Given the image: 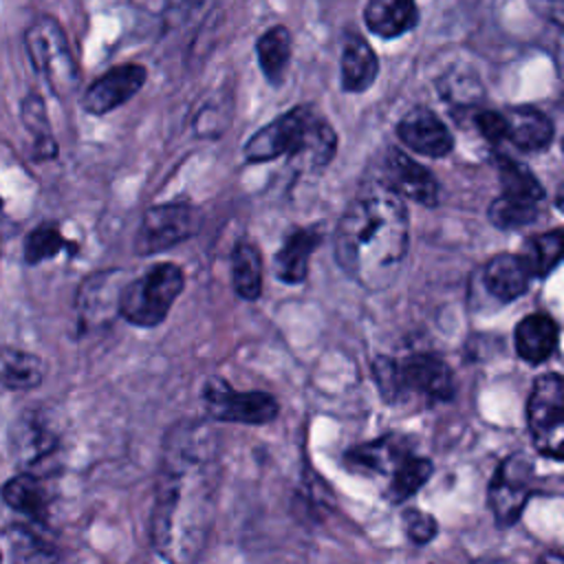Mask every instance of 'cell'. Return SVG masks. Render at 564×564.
<instances>
[{
    "mask_svg": "<svg viewBox=\"0 0 564 564\" xmlns=\"http://www.w3.org/2000/svg\"><path fill=\"white\" fill-rule=\"evenodd\" d=\"M474 123L489 143H498L507 139V119H505V112L500 110H482L474 117Z\"/></svg>",
    "mask_w": 564,
    "mask_h": 564,
    "instance_id": "cell-35",
    "label": "cell"
},
{
    "mask_svg": "<svg viewBox=\"0 0 564 564\" xmlns=\"http://www.w3.org/2000/svg\"><path fill=\"white\" fill-rule=\"evenodd\" d=\"M370 370L383 401L392 405L410 399H421L423 403L449 401L456 394L452 368L432 352H414L401 359L377 355Z\"/></svg>",
    "mask_w": 564,
    "mask_h": 564,
    "instance_id": "cell-4",
    "label": "cell"
},
{
    "mask_svg": "<svg viewBox=\"0 0 564 564\" xmlns=\"http://www.w3.org/2000/svg\"><path fill=\"white\" fill-rule=\"evenodd\" d=\"M533 463L524 454L507 456L494 471L487 489L489 509L500 527H511L520 520L531 498Z\"/></svg>",
    "mask_w": 564,
    "mask_h": 564,
    "instance_id": "cell-10",
    "label": "cell"
},
{
    "mask_svg": "<svg viewBox=\"0 0 564 564\" xmlns=\"http://www.w3.org/2000/svg\"><path fill=\"white\" fill-rule=\"evenodd\" d=\"M44 379V364L37 355L13 346H0V386L7 390H33Z\"/></svg>",
    "mask_w": 564,
    "mask_h": 564,
    "instance_id": "cell-24",
    "label": "cell"
},
{
    "mask_svg": "<svg viewBox=\"0 0 564 564\" xmlns=\"http://www.w3.org/2000/svg\"><path fill=\"white\" fill-rule=\"evenodd\" d=\"M319 242H322V229L317 225L295 227L291 234H286V238L282 240V247L273 258L275 278L284 284H302L308 275L311 256L319 247Z\"/></svg>",
    "mask_w": 564,
    "mask_h": 564,
    "instance_id": "cell-16",
    "label": "cell"
},
{
    "mask_svg": "<svg viewBox=\"0 0 564 564\" xmlns=\"http://www.w3.org/2000/svg\"><path fill=\"white\" fill-rule=\"evenodd\" d=\"M560 341V326L546 313H531L516 324L513 344L516 352L527 364H542L546 361Z\"/></svg>",
    "mask_w": 564,
    "mask_h": 564,
    "instance_id": "cell-19",
    "label": "cell"
},
{
    "mask_svg": "<svg viewBox=\"0 0 564 564\" xmlns=\"http://www.w3.org/2000/svg\"><path fill=\"white\" fill-rule=\"evenodd\" d=\"M538 212H540L538 205L498 196L489 203L487 216H489V223L496 225L498 229H520V227H527V225L535 223Z\"/></svg>",
    "mask_w": 564,
    "mask_h": 564,
    "instance_id": "cell-32",
    "label": "cell"
},
{
    "mask_svg": "<svg viewBox=\"0 0 564 564\" xmlns=\"http://www.w3.org/2000/svg\"><path fill=\"white\" fill-rule=\"evenodd\" d=\"M527 430L542 456L562 460L564 381L557 372L535 377L527 399Z\"/></svg>",
    "mask_w": 564,
    "mask_h": 564,
    "instance_id": "cell-7",
    "label": "cell"
},
{
    "mask_svg": "<svg viewBox=\"0 0 564 564\" xmlns=\"http://www.w3.org/2000/svg\"><path fill=\"white\" fill-rule=\"evenodd\" d=\"M291 33L286 26L275 24L264 31L256 42V55L264 79L271 86H280L284 82L289 62H291Z\"/></svg>",
    "mask_w": 564,
    "mask_h": 564,
    "instance_id": "cell-23",
    "label": "cell"
},
{
    "mask_svg": "<svg viewBox=\"0 0 564 564\" xmlns=\"http://www.w3.org/2000/svg\"><path fill=\"white\" fill-rule=\"evenodd\" d=\"M231 282L247 302H256L262 293V256L251 240H238L231 251Z\"/></svg>",
    "mask_w": 564,
    "mask_h": 564,
    "instance_id": "cell-26",
    "label": "cell"
},
{
    "mask_svg": "<svg viewBox=\"0 0 564 564\" xmlns=\"http://www.w3.org/2000/svg\"><path fill=\"white\" fill-rule=\"evenodd\" d=\"M397 137L405 148L430 159L447 156L454 148V137L449 128L434 110L425 106H414L399 119Z\"/></svg>",
    "mask_w": 564,
    "mask_h": 564,
    "instance_id": "cell-13",
    "label": "cell"
},
{
    "mask_svg": "<svg viewBox=\"0 0 564 564\" xmlns=\"http://www.w3.org/2000/svg\"><path fill=\"white\" fill-rule=\"evenodd\" d=\"M562 247H564V231L560 227L531 236L520 256L531 271L533 278H546L562 260Z\"/></svg>",
    "mask_w": 564,
    "mask_h": 564,
    "instance_id": "cell-28",
    "label": "cell"
},
{
    "mask_svg": "<svg viewBox=\"0 0 564 564\" xmlns=\"http://www.w3.org/2000/svg\"><path fill=\"white\" fill-rule=\"evenodd\" d=\"M496 170L500 176V196L511 198V200H520V203H531V205H540V200L544 198V187L540 185V181L533 176V172L509 159L498 154L496 156Z\"/></svg>",
    "mask_w": 564,
    "mask_h": 564,
    "instance_id": "cell-27",
    "label": "cell"
},
{
    "mask_svg": "<svg viewBox=\"0 0 564 564\" xmlns=\"http://www.w3.org/2000/svg\"><path fill=\"white\" fill-rule=\"evenodd\" d=\"M64 249L75 251V245L64 238L57 223H40L24 240V260L29 264H37L57 256Z\"/></svg>",
    "mask_w": 564,
    "mask_h": 564,
    "instance_id": "cell-31",
    "label": "cell"
},
{
    "mask_svg": "<svg viewBox=\"0 0 564 564\" xmlns=\"http://www.w3.org/2000/svg\"><path fill=\"white\" fill-rule=\"evenodd\" d=\"M507 141L524 152H540L551 145L555 128L549 115L535 106H511L505 110Z\"/></svg>",
    "mask_w": 564,
    "mask_h": 564,
    "instance_id": "cell-20",
    "label": "cell"
},
{
    "mask_svg": "<svg viewBox=\"0 0 564 564\" xmlns=\"http://www.w3.org/2000/svg\"><path fill=\"white\" fill-rule=\"evenodd\" d=\"M403 527H405V535L410 542L414 544H427L436 538L438 533V524H436V518L427 511H421V509H405L403 511Z\"/></svg>",
    "mask_w": 564,
    "mask_h": 564,
    "instance_id": "cell-33",
    "label": "cell"
},
{
    "mask_svg": "<svg viewBox=\"0 0 564 564\" xmlns=\"http://www.w3.org/2000/svg\"><path fill=\"white\" fill-rule=\"evenodd\" d=\"M432 471H434L432 460L427 456H419V454H414V449H410L397 463V467L390 471L388 487H386V498L394 505L405 502L430 480Z\"/></svg>",
    "mask_w": 564,
    "mask_h": 564,
    "instance_id": "cell-25",
    "label": "cell"
},
{
    "mask_svg": "<svg viewBox=\"0 0 564 564\" xmlns=\"http://www.w3.org/2000/svg\"><path fill=\"white\" fill-rule=\"evenodd\" d=\"M22 123L31 132V137L35 139V154L40 159H48L57 152L55 139L51 134L46 108H44V101L37 93H31V95L24 97V101H22Z\"/></svg>",
    "mask_w": 564,
    "mask_h": 564,
    "instance_id": "cell-30",
    "label": "cell"
},
{
    "mask_svg": "<svg viewBox=\"0 0 564 564\" xmlns=\"http://www.w3.org/2000/svg\"><path fill=\"white\" fill-rule=\"evenodd\" d=\"M4 502L22 513L37 516L46 509V487L31 474H20L2 487Z\"/></svg>",
    "mask_w": 564,
    "mask_h": 564,
    "instance_id": "cell-29",
    "label": "cell"
},
{
    "mask_svg": "<svg viewBox=\"0 0 564 564\" xmlns=\"http://www.w3.org/2000/svg\"><path fill=\"white\" fill-rule=\"evenodd\" d=\"M383 172L388 189L397 196H405L419 205L434 207L441 198V185L434 174L419 161L410 159L405 152L390 148L383 159Z\"/></svg>",
    "mask_w": 564,
    "mask_h": 564,
    "instance_id": "cell-11",
    "label": "cell"
},
{
    "mask_svg": "<svg viewBox=\"0 0 564 564\" xmlns=\"http://www.w3.org/2000/svg\"><path fill=\"white\" fill-rule=\"evenodd\" d=\"M216 458L207 425L178 423L167 432L150 522L152 546L165 560L185 562L205 546L214 516Z\"/></svg>",
    "mask_w": 564,
    "mask_h": 564,
    "instance_id": "cell-1",
    "label": "cell"
},
{
    "mask_svg": "<svg viewBox=\"0 0 564 564\" xmlns=\"http://www.w3.org/2000/svg\"><path fill=\"white\" fill-rule=\"evenodd\" d=\"M337 152V134L330 123L311 106H293L256 130L242 154L249 163H267L289 156L300 170H322Z\"/></svg>",
    "mask_w": 564,
    "mask_h": 564,
    "instance_id": "cell-3",
    "label": "cell"
},
{
    "mask_svg": "<svg viewBox=\"0 0 564 564\" xmlns=\"http://www.w3.org/2000/svg\"><path fill=\"white\" fill-rule=\"evenodd\" d=\"M412 449L405 436L388 434L361 445H355L346 452L344 460L350 469L359 474H377V476H390V471L397 467V463Z\"/></svg>",
    "mask_w": 564,
    "mask_h": 564,
    "instance_id": "cell-17",
    "label": "cell"
},
{
    "mask_svg": "<svg viewBox=\"0 0 564 564\" xmlns=\"http://www.w3.org/2000/svg\"><path fill=\"white\" fill-rule=\"evenodd\" d=\"M531 271L520 253H498L482 267L485 289L500 302H513L531 286Z\"/></svg>",
    "mask_w": 564,
    "mask_h": 564,
    "instance_id": "cell-18",
    "label": "cell"
},
{
    "mask_svg": "<svg viewBox=\"0 0 564 564\" xmlns=\"http://www.w3.org/2000/svg\"><path fill=\"white\" fill-rule=\"evenodd\" d=\"M200 214L189 203L152 205L139 225L134 249L139 256H154L185 242L198 231Z\"/></svg>",
    "mask_w": 564,
    "mask_h": 564,
    "instance_id": "cell-9",
    "label": "cell"
},
{
    "mask_svg": "<svg viewBox=\"0 0 564 564\" xmlns=\"http://www.w3.org/2000/svg\"><path fill=\"white\" fill-rule=\"evenodd\" d=\"M185 273L174 262H161L141 278L121 286L117 313L132 326L154 328L165 322L176 297L183 293Z\"/></svg>",
    "mask_w": 564,
    "mask_h": 564,
    "instance_id": "cell-5",
    "label": "cell"
},
{
    "mask_svg": "<svg viewBox=\"0 0 564 564\" xmlns=\"http://www.w3.org/2000/svg\"><path fill=\"white\" fill-rule=\"evenodd\" d=\"M341 88L346 93L368 90L379 73V59L372 46L361 35H350L341 53Z\"/></svg>",
    "mask_w": 564,
    "mask_h": 564,
    "instance_id": "cell-22",
    "label": "cell"
},
{
    "mask_svg": "<svg viewBox=\"0 0 564 564\" xmlns=\"http://www.w3.org/2000/svg\"><path fill=\"white\" fill-rule=\"evenodd\" d=\"M7 540L11 542L15 560H48V557H53L48 553V546L42 540H37L33 533H29L20 527L7 531Z\"/></svg>",
    "mask_w": 564,
    "mask_h": 564,
    "instance_id": "cell-34",
    "label": "cell"
},
{
    "mask_svg": "<svg viewBox=\"0 0 564 564\" xmlns=\"http://www.w3.org/2000/svg\"><path fill=\"white\" fill-rule=\"evenodd\" d=\"M364 22L375 35L392 40L416 26L419 9L414 0H368Z\"/></svg>",
    "mask_w": 564,
    "mask_h": 564,
    "instance_id": "cell-21",
    "label": "cell"
},
{
    "mask_svg": "<svg viewBox=\"0 0 564 564\" xmlns=\"http://www.w3.org/2000/svg\"><path fill=\"white\" fill-rule=\"evenodd\" d=\"M24 48L33 70L46 82L48 90L66 99L79 84V68L68 37L53 15H37L24 33Z\"/></svg>",
    "mask_w": 564,
    "mask_h": 564,
    "instance_id": "cell-6",
    "label": "cell"
},
{
    "mask_svg": "<svg viewBox=\"0 0 564 564\" xmlns=\"http://www.w3.org/2000/svg\"><path fill=\"white\" fill-rule=\"evenodd\" d=\"M121 271H101L86 278L77 291L75 308L82 328H99L112 319L119 304Z\"/></svg>",
    "mask_w": 564,
    "mask_h": 564,
    "instance_id": "cell-14",
    "label": "cell"
},
{
    "mask_svg": "<svg viewBox=\"0 0 564 564\" xmlns=\"http://www.w3.org/2000/svg\"><path fill=\"white\" fill-rule=\"evenodd\" d=\"M0 560H2V553H0Z\"/></svg>",
    "mask_w": 564,
    "mask_h": 564,
    "instance_id": "cell-37",
    "label": "cell"
},
{
    "mask_svg": "<svg viewBox=\"0 0 564 564\" xmlns=\"http://www.w3.org/2000/svg\"><path fill=\"white\" fill-rule=\"evenodd\" d=\"M9 445L18 465L35 467L57 449V434L46 423L44 414L29 410L13 421Z\"/></svg>",
    "mask_w": 564,
    "mask_h": 564,
    "instance_id": "cell-15",
    "label": "cell"
},
{
    "mask_svg": "<svg viewBox=\"0 0 564 564\" xmlns=\"http://www.w3.org/2000/svg\"><path fill=\"white\" fill-rule=\"evenodd\" d=\"M410 220L394 192H375L352 200L335 227L337 267L361 289L381 291L403 269Z\"/></svg>",
    "mask_w": 564,
    "mask_h": 564,
    "instance_id": "cell-2",
    "label": "cell"
},
{
    "mask_svg": "<svg viewBox=\"0 0 564 564\" xmlns=\"http://www.w3.org/2000/svg\"><path fill=\"white\" fill-rule=\"evenodd\" d=\"M0 207H2V198H0Z\"/></svg>",
    "mask_w": 564,
    "mask_h": 564,
    "instance_id": "cell-36",
    "label": "cell"
},
{
    "mask_svg": "<svg viewBox=\"0 0 564 564\" xmlns=\"http://www.w3.org/2000/svg\"><path fill=\"white\" fill-rule=\"evenodd\" d=\"M203 403L214 421L267 425L280 414V403L273 394L262 390L238 392L223 377H209L203 388Z\"/></svg>",
    "mask_w": 564,
    "mask_h": 564,
    "instance_id": "cell-8",
    "label": "cell"
},
{
    "mask_svg": "<svg viewBox=\"0 0 564 564\" xmlns=\"http://www.w3.org/2000/svg\"><path fill=\"white\" fill-rule=\"evenodd\" d=\"M145 84L141 64H121L97 77L82 95V108L88 115H106L130 101Z\"/></svg>",
    "mask_w": 564,
    "mask_h": 564,
    "instance_id": "cell-12",
    "label": "cell"
}]
</instances>
